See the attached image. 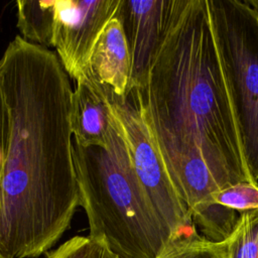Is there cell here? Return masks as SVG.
<instances>
[{"label": "cell", "mask_w": 258, "mask_h": 258, "mask_svg": "<svg viewBox=\"0 0 258 258\" xmlns=\"http://www.w3.org/2000/svg\"><path fill=\"white\" fill-rule=\"evenodd\" d=\"M169 0H121L116 17L120 20L131 55L128 94L144 88L158 48Z\"/></svg>", "instance_id": "cell-7"}, {"label": "cell", "mask_w": 258, "mask_h": 258, "mask_svg": "<svg viewBox=\"0 0 258 258\" xmlns=\"http://www.w3.org/2000/svg\"><path fill=\"white\" fill-rule=\"evenodd\" d=\"M121 0L56 1L52 46L67 74L77 81L85 75L90 55Z\"/></svg>", "instance_id": "cell-6"}, {"label": "cell", "mask_w": 258, "mask_h": 258, "mask_svg": "<svg viewBox=\"0 0 258 258\" xmlns=\"http://www.w3.org/2000/svg\"><path fill=\"white\" fill-rule=\"evenodd\" d=\"M101 88L122 125L131 163L143 189L165 225L175 236L179 235L195 224L170 179L155 138L142 115L136 91L119 96L108 88Z\"/></svg>", "instance_id": "cell-5"}, {"label": "cell", "mask_w": 258, "mask_h": 258, "mask_svg": "<svg viewBox=\"0 0 258 258\" xmlns=\"http://www.w3.org/2000/svg\"><path fill=\"white\" fill-rule=\"evenodd\" d=\"M135 91L172 183L184 167L201 161L220 188L255 183L243 156L207 0L168 1L146 84Z\"/></svg>", "instance_id": "cell-2"}, {"label": "cell", "mask_w": 258, "mask_h": 258, "mask_svg": "<svg viewBox=\"0 0 258 258\" xmlns=\"http://www.w3.org/2000/svg\"><path fill=\"white\" fill-rule=\"evenodd\" d=\"M156 258H229L228 244L215 243L199 234L195 225L176 236Z\"/></svg>", "instance_id": "cell-11"}, {"label": "cell", "mask_w": 258, "mask_h": 258, "mask_svg": "<svg viewBox=\"0 0 258 258\" xmlns=\"http://www.w3.org/2000/svg\"><path fill=\"white\" fill-rule=\"evenodd\" d=\"M0 258H4V257H2V256H1V255H0Z\"/></svg>", "instance_id": "cell-17"}, {"label": "cell", "mask_w": 258, "mask_h": 258, "mask_svg": "<svg viewBox=\"0 0 258 258\" xmlns=\"http://www.w3.org/2000/svg\"><path fill=\"white\" fill-rule=\"evenodd\" d=\"M10 138L0 180V255L36 258L80 207L71 127L73 90L56 52L17 35L1 59Z\"/></svg>", "instance_id": "cell-1"}, {"label": "cell", "mask_w": 258, "mask_h": 258, "mask_svg": "<svg viewBox=\"0 0 258 258\" xmlns=\"http://www.w3.org/2000/svg\"><path fill=\"white\" fill-rule=\"evenodd\" d=\"M10 138V115L2 87L0 70V180Z\"/></svg>", "instance_id": "cell-15"}, {"label": "cell", "mask_w": 258, "mask_h": 258, "mask_svg": "<svg viewBox=\"0 0 258 258\" xmlns=\"http://www.w3.org/2000/svg\"><path fill=\"white\" fill-rule=\"evenodd\" d=\"M227 244L229 258H258V210L240 215Z\"/></svg>", "instance_id": "cell-12"}, {"label": "cell", "mask_w": 258, "mask_h": 258, "mask_svg": "<svg viewBox=\"0 0 258 258\" xmlns=\"http://www.w3.org/2000/svg\"><path fill=\"white\" fill-rule=\"evenodd\" d=\"M101 246L89 236H75L49 252L46 258H97Z\"/></svg>", "instance_id": "cell-14"}, {"label": "cell", "mask_w": 258, "mask_h": 258, "mask_svg": "<svg viewBox=\"0 0 258 258\" xmlns=\"http://www.w3.org/2000/svg\"><path fill=\"white\" fill-rule=\"evenodd\" d=\"M73 145L89 237L117 258L158 257L176 236L154 209L134 171L118 118L107 147Z\"/></svg>", "instance_id": "cell-3"}, {"label": "cell", "mask_w": 258, "mask_h": 258, "mask_svg": "<svg viewBox=\"0 0 258 258\" xmlns=\"http://www.w3.org/2000/svg\"><path fill=\"white\" fill-rule=\"evenodd\" d=\"M207 3L243 156L258 183V1Z\"/></svg>", "instance_id": "cell-4"}, {"label": "cell", "mask_w": 258, "mask_h": 258, "mask_svg": "<svg viewBox=\"0 0 258 258\" xmlns=\"http://www.w3.org/2000/svg\"><path fill=\"white\" fill-rule=\"evenodd\" d=\"M85 76L119 96L128 95L131 55L122 24L116 16L107 23L96 41Z\"/></svg>", "instance_id": "cell-9"}, {"label": "cell", "mask_w": 258, "mask_h": 258, "mask_svg": "<svg viewBox=\"0 0 258 258\" xmlns=\"http://www.w3.org/2000/svg\"><path fill=\"white\" fill-rule=\"evenodd\" d=\"M97 258H117V257L114 256L104 245H102Z\"/></svg>", "instance_id": "cell-16"}, {"label": "cell", "mask_w": 258, "mask_h": 258, "mask_svg": "<svg viewBox=\"0 0 258 258\" xmlns=\"http://www.w3.org/2000/svg\"><path fill=\"white\" fill-rule=\"evenodd\" d=\"M116 122L104 90L85 75L78 79L71 104L74 142L83 147H107Z\"/></svg>", "instance_id": "cell-8"}, {"label": "cell", "mask_w": 258, "mask_h": 258, "mask_svg": "<svg viewBox=\"0 0 258 258\" xmlns=\"http://www.w3.org/2000/svg\"><path fill=\"white\" fill-rule=\"evenodd\" d=\"M214 201L240 214L258 210V184L238 182L221 188L214 195Z\"/></svg>", "instance_id": "cell-13"}, {"label": "cell", "mask_w": 258, "mask_h": 258, "mask_svg": "<svg viewBox=\"0 0 258 258\" xmlns=\"http://www.w3.org/2000/svg\"><path fill=\"white\" fill-rule=\"evenodd\" d=\"M17 27L21 37L44 47L52 46L56 0H18Z\"/></svg>", "instance_id": "cell-10"}]
</instances>
